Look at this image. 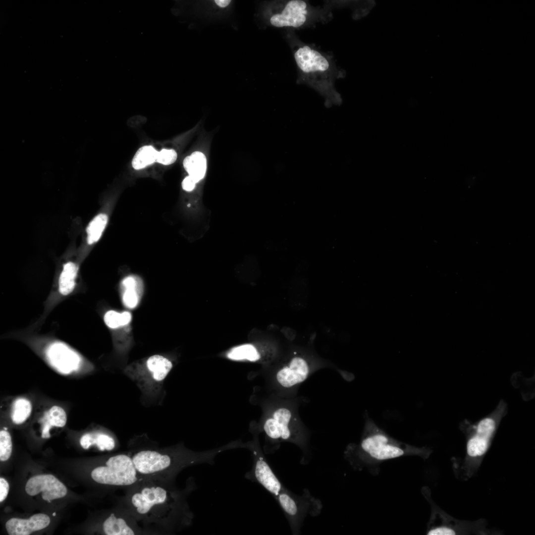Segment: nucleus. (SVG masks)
<instances>
[{
	"label": "nucleus",
	"instance_id": "1",
	"mask_svg": "<svg viewBox=\"0 0 535 535\" xmlns=\"http://www.w3.org/2000/svg\"><path fill=\"white\" fill-rule=\"evenodd\" d=\"M222 451V449H220L195 453L178 451L165 453L154 450H142L131 457L139 475H153L167 472L174 473L191 464H213L215 456Z\"/></svg>",
	"mask_w": 535,
	"mask_h": 535
},
{
	"label": "nucleus",
	"instance_id": "21",
	"mask_svg": "<svg viewBox=\"0 0 535 535\" xmlns=\"http://www.w3.org/2000/svg\"><path fill=\"white\" fill-rule=\"evenodd\" d=\"M103 529L107 535H133L134 529L122 517L116 516L113 513L104 521Z\"/></svg>",
	"mask_w": 535,
	"mask_h": 535
},
{
	"label": "nucleus",
	"instance_id": "28",
	"mask_svg": "<svg viewBox=\"0 0 535 535\" xmlns=\"http://www.w3.org/2000/svg\"><path fill=\"white\" fill-rule=\"evenodd\" d=\"M177 157V153L174 150L163 149L158 152L156 161L163 165H169L176 161Z\"/></svg>",
	"mask_w": 535,
	"mask_h": 535
},
{
	"label": "nucleus",
	"instance_id": "14",
	"mask_svg": "<svg viewBox=\"0 0 535 535\" xmlns=\"http://www.w3.org/2000/svg\"><path fill=\"white\" fill-rule=\"evenodd\" d=\"M309 373V367L306 361L301 357H296L277 372L276 378L282 387L290 388L304 381Z\"/></svg>",
	"mask_w": 535,
	"mask_h": 535
},
{
	"label": "nucleus",
	"instance_id": "23",
	"mask_svg": "<svg viewBox=\"0 0 535 535\" xmlns=\"http://www.w3.org/2000/svg\"><path fill=\"white\" fill-rule=\"evenodd\" d=\"M158 151L152 146H144L136 153L132 161L136 170L143 169L156 161Z\"/></svg>",
	"mask_w": 535,
	"mask_h": 535
},
{
	"label": "nucleus",
	"instance_id": "25",
	"mask_svg": "<svg viewBox=\"0 0 535 535\" xmlns=\"http://www.w3.org/2000/svg\"><path fill=\"white\" fill-rule=\"evenodd\" d=\"M12 449L10 434L7 428L4 427L0 431V460L5 461L10 457Z\"/></svg>",
	"mask_w": 535,
	"mask_h": 535
},
{
	"label": "nucleus",
	"instance_id": "11",
	"mask_svg": "<svg viewBox=\"0 0 535 535\" xmlns=\"http://www.w3.org/2000/svg\"><path fill=\"white\" fill-rule=\"evenodd\" d=\"M253 465L245 477L260 484L275 497L285 487L276 476L268 463L262 452L257 447L253 448Z\"/></svg>",
	"mask_w": 535,
	"mask_h": 535
},
{
	"label": "nucleus",
	"instance_id": "24",
	"mask_svg": "<svg viewBox=\"0 0 535 535\" xmlns=\"http://www.w3.org/2000/svg\"><path fill=\"white\" fill-rule=\"evenodd\" d=\"M108 216L106 214H100L90 222L87 228V242L91 245L100 238L107 224Z\"/></svg>",
	"mask_w": 535,
	"mask_h": 535
},
{
	"label": "nucleus",
	"instance_id": "22",
	"mask_svg": "<svg viewBox=\"0 0 535 535\" xmlns=\"http://www.w3.org/2000/svg\"><path fill=\"white\" fill-rule=\"evenodd\" d=\"M226 356L228 359L234 361L256 362L260 358L257 349L250 343L233 347L227 352Z\"/></svg>",
	"mask_w": 535,
	"mask_h": 535
},
{
	"label": "nucleus",
	"instance_id": "34",
	"mask_svg": "<svg viewBox=\"0 0 535 535\" xmlns=\"http://www.w3.org/2000/svg\"><path fill=\"white\" fill-rule=\"evenodd\" d=\"M55 515H56V514H55V512H54V513L53 514V516H55Z\"/></svg>",
	"mask_w": 535,
	"mask_h": 535
},
{
	"label": "nucleus",
	"instance_id": "4",
	"mask_svg": "<svg viewBox=\"0 0 535 535\" xmlns=\"http://www.w3.org/2000/svg\"><path fill=\"white\" fill-rule=\"evenodd\" d=\"M365 431L357 451L379 460L394 458L405 453L404 445L393 439L368 418Z\"/></svg>",
	"mask_w": 535,
	"mask_h": 535
},
{
	"label": "nucleus",
	"instance_id": "12",
	"mask_svg": "<svg viewBox=\"0 0 535 535\" xmlns=\"http://www.w3.org/2000/svg\"><path fill=\"white\" fill-rule=\"evenodd\" d=\"M25 490L31 496L42 492V498L48 502L62 498L67 493L66 486L52 475H40L32 477L26 484Z\"/></svg>",
	"mask_w": 535,
	"mask_h": 535
},
{
	"label": "nucleus",
	"instance_id": "10",
	"mask_svg": "<svg viewBox=\"0 0 535 535\" xmlns=\"http://www.w3.org/2000/svg\"><path fill=\"white\" fill-rule=\"evenodd\" d=\"M505 405L500 402L493 413L481 420L476 426V432L467 444V452L471 457L481 456L487 450L494 432L498 417L504 413Z\"/></svg>",
	"mask_w": 535,
	"mask_h": 535
},
{
	"label": "nucleus",
	"instance_id": "15",
	"mask_svg": "<svg viewBox=\"0 0 535 535\" xmlns=\"http://www.w3.org/2000/svg\"><path fill=\"white\" fill-rule=\"evenodd\" d=\"M50 523V517L46 514H35L28 519L13 518L5 524V528L9 535H29L32 533L42 530Z\"/></svg>",
	"mask_w": 535,
	"mask_h": 535
},
{
	"label": "nucleus",
	"instance_id": "30",
	"mask_svg": "<svg viewBox=\"0 0 535 535\" xmlns=\"http://www.w3.org/2000/svg\"><path fill=\"white\" fill-rule=\"evenodd\" d=\"M9 484L3 478H0V502H2L7 497L9 491Z\"/></svg>",
	"mask_w": 535,
	"mask_h": 535
},
{
	"label": "nucleus",
	"instance_id": "13",
	"mask_svg": "<svg viewBox=\"0 0 535 535\" xmlns=\"http://www.w3.org/2000/svg\"><path fill=\"white\" fill-rule=\"evenodd\" d=\"M307 5L301 0H291L285 5L281 12L274 14L270 19V23L277 27H299L307 20Z\"/></svg>",
	"mask_w": 535,
	"mask_h": 535
},
{
	"label": "nucleus",
	"instance_id": "17",
	"mask_svg": "<svg viewBox=\"0 0 535 535\" xmlns=\"http://www.w3.org/2000/svg\"><path fill=\"white\" fill-rule=\"evenodd\" d=\"M80 444L84 449L96 446L101 451L112 450L115 446V441L110 435L100 431L87 432L80 438Z\"/></svg>",
	"mask_w": 535,
	"mask_h": 535
},
{
	"label": "nucleus",
	"instance_id": "31",
	"mask_svg": "<svg viewBox=\"0 0 535 535\" xmlns=\"http://www.w3.org/2000/svg\"><path fill=\"white\" fill-rule=\"evenodd\" d=\"M196 183V181L188 175L183 179L182 182V187L186 191H191L194 189Z\"/></svg>",
	"mask_w": 535,
	"mask_h": 535
},
{
	"label": "nucleus",
	"instance_id": "3",
	"mask_svg": "<svg viewBox=\"0 0 535 535\" xmlns=\"http://www.w3.org/2000/svg\"><path fill=\"white\" fill-rule=\"evenodd\" d=\"M287 519L293 535H298L306 517H314L321 513V501L313 496L308 489L301 495L296 494L286 487L274 497Z\"/></svg>",
	"mask_w": 535,
	"mask_h": 535
},
{
	"label": "nucleus",
	"instance_id": "29",
	"mask_svg": "<svg viewBox=\"0 0 535 535\" xmlns=\"http://www.w3.org/2000/svg\"><path fill=\"white\" fill-rule=\"evenodd\" d=\"M428 535H455V532L451 528L441 527L436 528L430 530Z\"/></svg>",
	"mask_w": 535,
	"mask_h": 535
},
{
	"label": "nucleus",
	"instance_id": "26",
	"mask_svg": "<svg viewBox=\"0 0 535 535\" xmlns=\"http://www.w3.org/2000/svg\"><path fill=\"white\" fill-rule=\"evenodd\" d=\"M138 288H129L123 289L124 292L122 294V301L124 305L130 309L135 308L139 302V295L137 292Z\"/></svg>",
	"mask_w": 535,
	"mask_h": 535
},
{
	"label": "nucleus",
	"instance_id": "18",
	"mask_svg": "<svg viewBox=\"0 0 535 535\" xmlns=\"http://www.w3.org/2000/svg\"><path fill=\"white\" fill-rule=\"evenodd\" d=\"M183 166L186 171L196 182L202 179L207 169V160L205 156L200 152H193L183 160Z\"/></svg>",
	"mask_w": 535,
	"mask_h": 535
},
{
	"label": "nucleus",
	"instance_id": "19",
	"mask_svg": "<svg viewBox=\"0 0 535 535\" xmlns=\"http://www.w3.org/2000/svg\"><path fill=\"white\" fill-rule=\"evenodd\" d=\"M33 404L28 398L23 396L16 398L12 402L10 417L13 423L21 425L30 417L33 412Z\"/></svg>",
	"mask_w": 535,
	"mask_h": 535
},
{
	"label": "nucleus",
	"instance_id": "20",
	"mask_svg": "<svg viewBox=\"0 0 535 535\" xmlns=\"http://www.w3.org/2000/svg\"><path fill=\"white\" fill-rule=\"evenodd\" d=\"M77 271V266L73 262H68L63 266L58 280V291L62 295L67 296L73 291Z\"/></svg>",
	"mask_w": 535,
	"mask_h": 535
},
{
	"label": "nucleus",
	"instance_id": "2",
	"mask_svg": "<svg viewBox=\"0 0 535 535\" xmlns=\"http://www.w3.org/2000/svg\"><path fill=\"white\" fill-rule=\"evenodd\" d=\"M129 498L133 509L141 516L149 517L156 510L162 508L185 521L187 518L191 519L183 494L165 486L142 485L131 493Z\"/></svg>",
	"mask_w": 535,
	"mask_h": 535
},
{
	"label": "nucleus",
	"instance_id": "27",
	"mask_svg": "<svg viewBox=\"0 0 535 535\" xmlns=\"http://www.w3.org/2000/svg\"><path fill=\"white\" fill-rule=\"evenodd\" d=\"M104 321L106 324L111 329L122 326L121 313L114 310H109L105 314Z\"/></svg>",
	"mask_w": 535,
	"mask_h": 535
},
{
	"label": "nucleus",
	"instance_id": "33",
	"mask_svg": "<svg viewBox=\"0 0 535 535\" xmlns=\"http://www.w3.org/2000/svg\"><path fill=\"white\" fill-rule=\"evenodd\" d=\"M214 2L218 6L221 7H225L230 3L231 1L229 0H215Z\"/></svg>",
	"mask_w": 535,
	"mask_h": 535
},
{
	"label": "nucleus",
	"instance_id": "16",
	"mask_svg": "<svg viewBox=\"0 0 535 535\" xmlns=\"http://www.w3.org/2000/svg\"><path fill=\"white\" fill-rule=\"evenodd\" d=\"M67 413L62 407L54 405L47 408L40 417L38 423L40 426L41 437L49 438L54 428H62L67 422Z\"/></svg>",
	"mask_w": 535,
	"mask_h": 535
},
{
	"label": "nucleus",
	"instance_id": "6",
	"mask_svg": "<svg viewBox=\"0 0 535 535\" xmlns=\"http://www.w3.org/2000/svg\"><path fill=\"white\" fill-rule=\"evenodd\" d=\"M294 421L290 410L279 408L266 419L263 429L267 437L274 441H292L302 445L300 431Z\"/></svg>",
	"mask_w": 535,
	"mask_h": 535
},
{
	"label": "nucleus",
	"instance_id": "7",
	"mask_svg": "<svg viewBox=\"0 0 535 535\" xmlns=\"http://www.w3.org/2000/svg\"><path fill=\"white\" fill-rule=\"evenodd\" d=\"M46 360L57 373L69 375L78 372L83 360L81 356L66 343L56 341L49 344L45 350Z\"/></svg>",
	"mask_w": 535,
	"mask_h": 535
},
{
	"label": "nucleus",
	"instance_id": "32",
	"mask_svg": "<svg viewBox=\"0 0 535 535\" xmlns=\"http://www.w3.org/2000/svg\"><path fill=\"white\" fill-rule=\"evenodd\" d=\"M122 325L124 326L127 325L131 321L132 315L128 311H124L121 313Z\"/></svg>",
	"mask_w": 535,
	"mask_h": 535
},
{
	"label": "nucleus",
	"instance_id": "5",
	"mask_svg": "<svg viewBox=\"0 0 535 535\" xmlns=\"http://www.w3.org/2000/svg\"><path fill=\"white\" fill-rule=\"evenodd\" d=\"M139 474L131 457L120 454L110 457L105 466L94 469L92 478L97 482L107 485L130 486L137 482Z\"/></svg>",
	"mask_w": 535,
	"mask_h": 535
},
{
	"label": "nucleus",
	"instance_id": "9",
	"mask_svg": "<svg viewBox=\"0 0 535 535\" xmlns=\"http://www.w3.org/2000/svg\"><path fill=\"white\" fill-rule=\"evenodd\" d=\"M294 55L298 68L306 77L319 80L329 75V61L319 51L304 45L295 51Z\"/></svg>",
	"mask_w": 535,
	"mask_h": 535
},
{
	"label": "nucleus",
	"instance_id": "8",
	"mask_svg": "<svg viewBox=\"0 0 535 535\" xmlns=\"http://www.w3.org/2000/svg\"><path fill=\"white\" fill-rule=\"evenodd\" d=\"M173 367L171 361L160 355L149 357L144 365L131 374L148 392L156 391Z\"/></svg>",
	"mask_w": 535,
	"mask_h": 535
}]
</instances>
